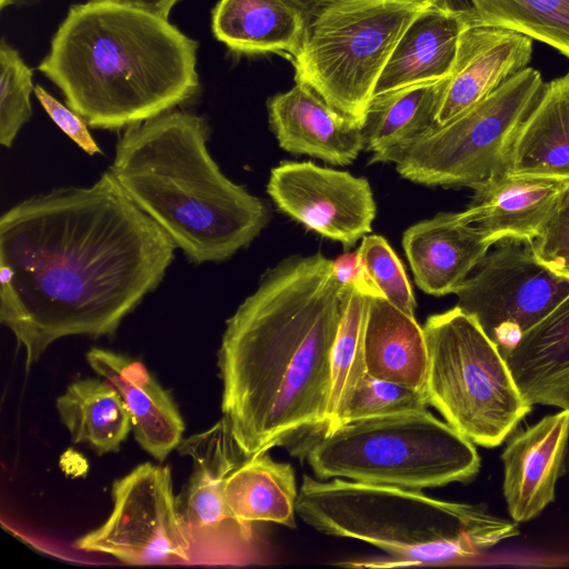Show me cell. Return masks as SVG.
I'll return each instance as SVG.
<instances>
[{
    "label": "cell",
    "instance_id": "1",
    "mask_svg": "<svg viewBox=\"0 0 569 569\" xmlns=\"http://www.w3.org/2000/svg\"><path fill=\"white\" fill-rule=\"evenodd\" d=\"M177 246L110 169L0 218V320L28 370L56 340L113 335L161 282Z\"/></svg>",
    "mask_w": 569,
    "mask_h": 569
},
{
    "label": "cell",
    "instance_id": "2",
    "mask_svg": "<svg viewBox=\"0 0 569 569\" xmlns=\"http://www.w3.org/2000/svg\"><path fill=\"white\" fill-rule=\"evenodd\" d=\"M345 290L332 260L291 256L267 270L227 320L221 409L246 457L323 429Z\"/></svg>",
    "mask_w": 569,
    "mask_h": 569
},
{
    "label": "cell",
    "instance_id": "3",
    "mask_svg": "<svg viewBox=\"0 0 569 569\" xmlns=\"http://www.w3.org/2000/svg\"><path fill=\"white\" fill-rule=\"evenodd\" d=\"M197 50L169 20L117 0H88L69 8L38 70L89 127L120 130L194 97Z\"/></svg>",
    "mask_w": 569,
    "mask_h": 569
},
{
    "label": "cell",
    "instance_id": "4",
    "mask_svg": "<svg viewBox=\"0 0 569 569\" xmlns=\"http://www.w3.org/2000/svg\"><path fill=\"white\" fill-rule=\"evenodd\" d=\"M203 117L170 110L126 128L109 168L126 193L197 264L247 247L269 220L258 197L220 170Z\"/></svg>",
    "mask_w": 569,
    "mask_h": 569
},
{
    "label": "cell",
    "instance_id": "5",
    "mask_svg": "<svg viewBox=\"0 0 569 569\" xmlns=\"http://www.w3.org/2000/svg\"><path fill=\"white\" fill-rule=\"evenodd\" d=\"M297 516L315 530L375 546L385 560L363 568L452 565L519 535V523L485 505L432 498L421 490L302 476Z\"/></svg>",
    "mask_w": 569,
    "mask_h": 569
},
{
    "label": "cell",
    "instance_id": "6",
    "mask_svg": "<svg viewBox=\"0 0 569 569\" xmlns=\"http://www.w3.org/2000/svg\"><path fill=\"white\" fill-rule=\"evenodd\" d=\"M306 448L316 478L421 490L471 481L473 442L427 409L350 422L317 433Z\"/></svg>",
    "mask_w": 569,
    "mask_h": 569
},
{
    "label": "cell",
    "instance_id": "7",
    "mask_svg": "<svg viewBox=\"0 0 569 569\" xmlns=\"http://www.w3.org/2000/svg\"><path fill=\"white\" fill-rule=\"evenodd\" d=\"M425 392L432 406L475 445L505 442L532 410L498 347L473 317L455 307L427 318Z\"/></svg>",
    "mask_w": 569,
    "mask_h": 569
},
{
    "label": "cell",
    "instance_id": "8",
    "mask_svg": "<svg viewBox=\"0 0 569 569\" xmlns=\"http://www.w3.org/2000/svg\"><path fill=\"white\" fill-rule=\"evenodd\" d=\"M440 1V0H439ZM438 0H350L307 24L290 59L296 83L362 124L378 80L408 27Z\"/></svg>",
    "mask_w": 569,
    "mask_h": 569
},
{
    "label": "cell",
    "instance_id": "9",
    "mask_svg": "<svg viewBox=\"0 0 569 569\" xmlns=\"http://www.w3.org/2000/svg\"><path fill=\"white\" fill-rule=\"evenodd\" d=\"M525 68L443 126L378 153L370 163H395L405 179L429 187H475L503 173L515 137L543 88Z\"/></svg>",
    "mask_w": 569,
    "mask_h": 569
},
{
    "label": "cell",
    "instance_id": "10",
    "mask_svg": "<svg viewBox=\"0 0 569 569\" xmlns=\"http://www.w3.org/2000/svg\"><path fill=\"white\" fill-rule=\"evenodd\" d=\"M192 460V472L177 499L190 565L248 566L261 561L252 523L239 519L224 495V479L244 455L224 418L182 439L177 448Z\"/></svg>",
    "mask_w": 569,
    "mask_h": 569
},
{
    "label": "cell",
    "instance_id": "11",
    "mask_svg": "<svg viewBox=\"0 0 569 569\" xmlns=\"http://www.w3.org/2000/svg\"><path fill=\"white\" fill-rule=\"evenodd\" d=\"M453 293L501 353L569 295V279L542 264L526 241H502Z\"/></svg>",
    "mask_w": 569,
    "mask_h": 569
},
{
    "label": "cell",
    "instance_id": "12",
    "mask_svg": "<svg viewBox=\"0 0 569 569\" xmlns=\"http://www.w3.org/2000/svg\"><path fill=\"white\" fill-rule=\"evenodd\" d=\"M111 495L109 518L77 539V549L134 566L190 565L169 467L139 465L113 482Z\"/></svg>",
    "mask_w": 569,
    "mask_h": 569
},
{
    "label": "cell",
    "instance_id": "13",
    "mask_svg": "<svg viewBox=\"0 0 569 569\" xmlns=\"http://www.w3.org/2000/svg\"><path fill=\"white\" fill-rule=\"evenodd\" d=\"M267 192L280 211L347 248L371 231L376 217L366 178L311 161H283L272 168Z\"/></svg>",
    "mask_w": 569,
    "mask_h": 569
},
{
    "label": "cell",
    "instance_id": "14",
    "mask_svg": "<svg viewBox=\"0 0 569 569\" xmlns=\"http://www.w3.org/2000/svg\"><path fill=\"white\" fill-rule=\"evenodd\" d=\"M569 411L562 409L512 433L501 455L502 492L516 522L537 518L553 502L556 482L565 471Z\"/></svg>",
    "mask_w": 569,
    "mask_h": 569
},
{
    "label": "cell",
    "instance_id": "15",
    "mask_svg": "<svg viewBox=\"0 0 569 569\" xmlns=\"http://www.w3.org/2000/svg\"><path fill=\"white\" fill-rule=\"evenodd\" d=\"M532 39L516 31L470 22L440 100L436 127L461 114L527 68Z\"/></svg>",
    "mask_w": 569,
    "mask_h": 569
},
{
    "label": "cell",
    "instance_id": "16",
    "mask_svg": "<svg viewBox=\"0 0 569 569\" xmlns=\"http://www.w3.org/2000/svg\"><path fill=\"white\" fill-rule=\"evenodd\" d=\"M493 243L467 210L440 212L412 224L402 236L417 286L436 297L453 293Z\"/></svg>",
    "mask_w": 569,
    "mask_h": 569
},
{
    "label": "cell",
    "instance_id": "17",
    "mask_svg": "<svg viewBox=\"0 0 569 569\" xmlns=\"http://www.w3.org/2000/svg\"><path fill=\"white\" fill-rule=\"evenodd\" d=\"M269 124L281 149L330 164L352 163L363 150L361 124L296 83L268 101Z\"/></svg>",
    "mask_w": 569,
    "mask_h": 569
},
{
    "label": "cell",
    "instance_id": "18",
    "mask_svg": "<svg viewBox=\"0 0 569 569\" xmlns=\"http://www.w3.org/2000/svg\"><path fill=\"white\" fill-rule=\"evenodd\" d=\"M92 370L120 393L140 447L162 462L182 440L184 422L170 393L138 361L104 349L87 353Z\"/></svg>",
    "mask_w": 569,
    "mask_h": 569
},
{
    "label": "cell",
    "instance_id": "19",
    "mask_svg": "<svg viewBox=\"0 0 569 569\" xmlns=\"http://www.w3.org/2000/svg\"><path fill=\"white\" fill-rule=\"evenodd\" d=\"M470 22L469 9L453 8L441 0L430 7L402 34L378 80L373 97L448 78L461 34Z\"/></svg>",
    "mask_w": 569,
    "mask_h": 569
},
{
    "label": "cell",
    "instance_id": "20",
    "mask_svg": "<svg viewBox=\"0 0 569 569\" xmlns=\"http://www.w3.org/2000/svg\"><path fill=\"white\" fill-rule=\"evenodd\" d=\"M569 181L497 174L475 187L469 218L495 242H531L557 207Z\"/></svg>",
    "mask_w": 569,
    "mask_h": 569
},
{
    "label": "cell",
    "instance_id": "21",
    "mask_svg": "<svg viewBox=\"0 0 569 569\" xmlns=\"http://www.w3.org/2000/svg\"><path fill=\"white\" fill-rule=\"evenodd\" d=\"M505 172L569 181V71L543 84L515 137Z\"/></svg>",
    "mask_w": 569,
    "mask_h": 569
},
{
    "label": "cell",
    "instance_id": "22",
    "mask_svg": "<svg viewBox=\"0 0 569 569\" xmlns=\"http://www.w3.org/2000/svg\"><path fill=\"white\" fill-rule=\"evenodd\" d=\"M306 27L303 16L286 0H219L211 13L214 38L240 54L291 59Z\"/></svg>",
    "mask_w": 569,
    "mask_h": 569
},
{
    "label": "cell",
    "instance_id": "23",
    "mask_svg": "<svg viewBox=\"0 0 569 569\" xmlns=\"http://www.w3.org/2000/svg\"><path fill=\"white\" fill-rule=\"evenodd\" d=\"M363 347L367 373L425 391L428 349L415 317L383 297L370 298Z\"/></svg>",
    "mask_w": 569,
    "mask_h": 569
},
{
    "label": "cell",
    "instance_id": "24",
    "mask_svg": "<svg viewBox=\"0 0 569 569\" xmlns=\"http://www.w3.org/2000/svg\"><path fill=\"white\" fill-rule=\"evenodd\" d=\"M297 487L291 465L264 453L243 459L224 479L232 512L246 522L266 521L296 528Z\"/></svg>",
    "mask_w": 569,
    "mask_h": 569
},
{
    "label": "cell",
    "instance_id": "25",
    "mask_svg": "<svg viewBox=\"0 0 569 569\" xmlns=\"http://www.w3.org/2000/svg\"><path fill=\"white\" fill-rule=\"evenodd\" d=\"M56 408L72 442L87 445L98 455L119 451L132 430L120 393L104 378L70 383L57 398Z\"/></svg>",
    "mask_w": 569,
    "mask_h": 569
},
{
    "label": "cell",
    "instance_id": "26",
    "mask_svg": "<svg viewBox=\"0 0 569 569\" xmlns=\"http://www.w3.org/2000/svg\"><path fill=\"white\" fill-rule=\"evenodd\" d=\"M446 79L423 82L371 99L361 124L363 150L381 152L436 127Z\"/></svg>",
    "mask_w": 569,
    "mask_h": 569
},
{
    "label": "cell",
    "instance_id": "27",
    "mask_svg": "<svg viewBox=\"0 0 569 569\" xmlns=\"http://www.w3.org/2000/svg\"><path fill=\"white\" fill-rule=\"evenodd\" d=\"M502 356L529 402L569 377V295Z\"/></svg>",
    "mask_w": 569,
    "mask_h": 569
},
{
    "label": "cell",
    "instance_id": "28",
    "mask_svg": "<svg viewBox=\"0 0 569 569\" xmlns=\"http://www.w3.org/2000/svg\"><path fill=\"white\" fill-rule=\"evenodd\" d=\"M345 288L342 315L331 351L329 402L325 426L319 433H329L339 428L345 410L367 372L363 338L370 297Z\"/></svg>",
    "mask_w": 569,
    "mask_h": 569
},
{
    "label": "cell",
    "instance_id": "29",
    "mask_svg": "<svg viewBox=\"0 0 569 569\" xmlns=\"http://www.w3.org/2000/svg\"><path fill=\"white\" fill-rule=\"evenodd\" d=\"M472 22L509 29L569 58V0H469Z\"/></svg>",
    "mask_w": 569,
    "mask_h": 569
},
{
    "label": "cell",
    "instance_id": "30",
    "mask_svg": "<svg viewBox=\"0 0 569 569\" xmlns=\"http://www.w3.org/2000/svg\"><path fill=\"white\" fill-rule=\"evenodd\" d=\"M34 92L32 70L18 50L0 43V142L10 148L22 126L29 121L31 93Z\"/></svg>",
    "mask_w": 569,
    "mask_h": 569
},
{
    "label": "cell",
    "instance_id": "31",
    "mask_svg": "<svg viewBox=\"0 0 569 569\" xmlns=\"http://www.w3.org/2000/svg\"><path fill=\"white\" fill-rule=\"evenodd\" d=\"M428 406L425 391L366 372L345 410L339 428L365 419L425 410Z\"/></svg>",
    "mask_w": 569,
    "mask_h": 569
},
{
    "label": "cell",
    "instance_id": "32",
    "mask_svg": "<svg viewBox=\"0 0 569 569\" xmlns=\"http://www.w3.org/2000/svg\"><path fill=\"white\" fill-rule=\"evenodd\" d=\"M358 252L375 286L405 313L415 317L416 300L405 268L388 241L378 234L365 236Z\"/></svg>",
    "mask_w": 569,
    "mask_h": 569
},
{
    "label": "cell",
    "instance_id": "33",
    "mask_svg": "<svg viewBox=\"0 0 569 569\" xmlns=\"http://www.w3.org/2000/svg\"><path fill=\"white\" fill-rule=\"evenodd\" d=\"M529 243L542 264L569 279V184L539 234Z\"/></svg>",
    "mask_w": 569,
    "mask_h": 569
},
{
    "label": "cell",
    "instance_id": "34",
    "mask_svg": "<svg viewBox=\"0 0 569 569\" xmlns=\"http://www.w3.org/2000/svg\"><path fill=\"white\" fill-rule=\"evenodd\" d=\"M34 94L51 120L78 147L89 156L102 153L88 129V123L82 117L69 107L63 106L39 84L34 86Z\"/></svg>",
    "mask_w": 569,
    "mask_h": 569
},
{
    "label": "cell",
    "instance_id": "35",
    "mask_svg": "<svg viewBox=\"0 0 569 569\" xmlns=\"http://www.w3.org/2000/svg\"><path fill=\"white\" fill-rule=\"evenodd\" d=\"M332 272L337 281L343 287L352 288L370 298L383 297L367 273L358 249L342 253L332 260Z\"/></svg>",
    "mask_w": 569,
    "mask_h": 569
},
{
    "label": "cell",
    "instance_id": "36",
    "mask_svg": "<svg viewBox=\"0 0 569 569\" xmlns=\"http://www.w3.org/2000/svg\"><path fill=\"white\" fill-rule=\"evenodd\" d=\"M530 403L552 406L569 411V377L545 388L530 399Z\"/></svg>",
    "mask_w": 569,
    "mask_h": 569
},
{
    "label": "cell",
    "instance_id": "37",
    "mask_svg": "<svg viewBox=\"0 0 569 569\" xmlns=\"http://www.w3.org/2000/svg\"><path fill=\"white\" fill-rule=\"evenodd\" d=\"M305 18L307 24L331 7L350 0H286ZM439 1V0H438Z\"/></svg>",
    "mask_w": 569,
    "mask_h": 569
},
{
    "label": "cell",
    "instance_id": "38",
    "mask_svg": "<svg viewBox=\"0 0 569 569\" xmlns=\"http://www.w3.org/2000/svg\"><path fill=\"white\" fill-rule=\"evenodd\" d=\"M156 17L169 20V14L179 0H117Z\"/></svg>",
    "mask_w": 569,
    "mask_h": 569
},
{
    "label": "cell",
    "instance_id": "39",
    "mask_svg": "<svg viewBox=\"0 0 569 569\" xmlns=\"http://www.w3.org/2000/svg\"><path fill=\"white\" fill-rule=\"evenodd\" d=\"M24 0H0V9L3 10L7 7L19 4L23 2Z\"/></svg>",
    "mask_w": 569,
    "mask_h": 569
}]
</instances>
